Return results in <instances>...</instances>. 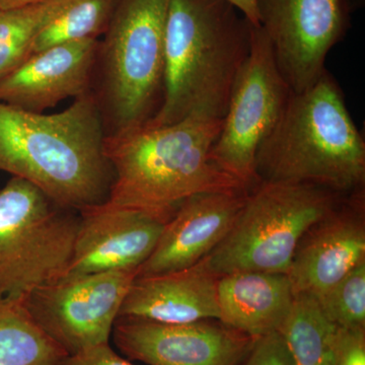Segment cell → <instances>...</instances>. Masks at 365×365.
<instances>
[{
    "instance_id": "5bb4252c",
    "label": "cell",
    "mask_w": 365,
    "mask_h": 365,
    "mask_svg": "<svg viewBox=\"0 0 365 365\" xmlns=\"http://www.w3.org/2000/svg\"><path fill=\"white\" fill-rule=\"evenodd\" d=\"M98 39L53 46L31 55L0 81V102L44 113L66 98L90 93Z\"/></svg>"
},
{
    "instance_id": "d4e9b609",
    "label": "cell",
    "mask_w": 365,
    "mask_h": 365,
    "mask_svg": "<svg viewBox=\"0 0 365 365\" xmlns=\"http://www.w3.org/2000/svg\"><path fill=\"white\" fill-rule=\"evenodd\" d=\"M59 365H134L124 359L109 343L91 348L78 354L67 355Z\"/></svg>"
},
{
    "instance_id": "44dd1931",
    "label": "cell",
    "mask_w": 365,
    "mask_h": 365,
    "mask_svg": "<svg viewBox=\"0 0 365 365\" xmlns=\"http://www.w3.org/2000/svg\"><path fill=\"white\" fill-rule=\"evenodd\" d=\"M118 0H71L34 42L32 54L53 46L98 39L105 33Z\"/></svg>"
},
{
    "instance_id": "603a6c76",
    "label": "cell",
    "mask_w": 365,
    "mask_h": 365,
    "mask_svg": "<svg viewBox=\"0 0 365 365\" xmlns=\"http://www.w3.org/2000/svg\"><path fill=\"white\" fill-rule=\"evenodd\" d=\"M245 365H294L279 333L255 340Z\"/></svg>"
},
{
    "instance_id": "8992f818",
    "label": "cell",
    "mask_w": 365,
    "mask_h": 365,
    "mask_svg": "<svg viewBox=\"0 0 365 365\" xmlns=\"http://www.w3.org/2000/svg\"><path fill=\"white\" fill-rule=\"evenodd\" d=\"M337 193L307 184L260 182L227 237L207 257L222 277L242 271L287 274L304 235L337 207Z\"/></svg>"
},
{
    "instance_id": "277c9868",
    "label": "cell",
    "mask_w": 365,
    "mask_h": 365,
    "mask_svg": "<svg viewBox=\"0 0 365 365\" xmlns=\"http://www.w3.org/2000/svg\"><path fill=\"white\" fill-rule=\"evenodd\" d=\"M259 182L307 184L344 194L365 181V143L328 71L287 107L256 157Z\"/></svg>"
},
{
    "instance_id": "7a4b0ae2",
    "label": "cell",
    "mask_w": 365,
    "mask_h": 365,
    "mask_svg": "<svg viewBox=\"0 0 365 365\" xmlns=\"http://www.w3.org/2000/svg\"><path fill=\"white\" fill-rule=\"evenodd\" d=\"M222 119L191 115L165 126L107 134L113 181L106 202L168 222L190 197L250 190L210 158Z\"/></svg>"
},
{
    "instance_id": "9a60e30c",
    "label": "cell",
    "mask_w": 365,
    "mask_h": 365,
    "mask_svg": "<svg viewBox=\"0 0 365 365\" xmlns=\"http://www.w3.org/2000/svg\"><path fill=\"white\" fill-rule=\"evenodd\" d=\"M364 261L361 216L354 208L336 207L304 235L287 275L294 295L319 299Z\"/></svg>"
},
{
    "instance_id": "83f0119b",
    "label": "cell",
    "mask_w": 365,
    "mask_h": 365,
    "mask_svg": "<svg viewBox=\"0 0 365 365\" xmlns=\"http://www.w3.org/2000/svg\"><path fill=\"white\" fill-rule=\"evenodd\" d=\"M348 4H349L350 9H352L353 4H361V0H347Z\"/></svg>"
},
{
    "instance_id": "30bf717a",
    "label": "cell",
    "mask_w": 365,
    "mask_h": 365,
    "mask_svg": "<svg viewBox=\"0 0 365 365\" xmlns=\"http://www.w3.org/2000/svg\"><path fill=\"white\" fill-rule=\"evenodd\" d=\"M257 11L281 76L300 93L327 71V55L345 37L351 9L347 0H257Z\"/></svg>"
},
{
    "instance_id": "ba28073f",
    "label": "cell",
    "mask_w": 365,
    "mask_h": 365,
    "mask_svg": "<svg viewBox=\"0 0 365 365\" xmlns=\"http://www.w3.org/2000/svg\"><path fill=\"white\" fill-rule=\"evenodd\" d=\"M292 90L281 76L270 42L260 26H251V49L232 86L222 130L210 158L250 189L259 181V148L279 121Z\"/></svg>"
},
{
    "instance_id": "484cf974",
    "label": "cell",
    "mask_w": 365,
    "mask_h": 365,
    "mask_svg": "<svg viewBox=\"0 0 365 365\" xmlns=\"http://www.w3.org/2000/svg\"><path fill=\"white\" fill-rule=\"evenodd\" d=\"M235 7L248 20L250 24L258 26V11H257V0H225Z\"/></svg>"
},
{
    "instance_id": "d6986e66",
    "label": "cell",
    "mask_w": 365,
    "mask_h": 365,
    "mask_svg": "<svg viewBox=\"0 0 365 365\" xmlns=\"http://www.w3.org/2000/svg\"><path fill=\"white\" fill-rule=\"evenodd\" d=\"M66 356L34 322L25 299L0 297V365H59Z\"/></svg>"
},
{
    "instance_id": "4fadbf2b",
    "label": "cell",
    "mask_w": 365,
    "mask_h": 365,
    "mask_svg": "<svg viewBox=\"0 0 365 365\" xmlns=\"http://www.w3.org/2000/svg\"><path fill=\"white\" fill-rule=\"evenodd\" d=\"M250 190L209 192L185 200L165 223L157 246L137 276L188 268L207 257L230 232Z\"/></svg>"
},
{
    "instance_id": "5b68a950",
    "label": "cell",
    "mask_w": 365,
    "mask_h": 365,
    "mask_svg": "<svg viewBox=\"0 0 365 365\" xmlns=\"http://www.w3.org/2000/svg\"><path fill=\"white\" fill-rule=\"evenodd\" d=\"M170 0H118L100 43L102 108L111 129L130 130L155 116L163 98Z\"/></svg>"
},
{
    "instance_id": "2e32d148",
    "label": "cell",
    "mask_w": 365,
    "mask_h": 365,
    "mask_svg": "<svg viewBox=\"0 0 365 365\" xmlns=\"http://www.w3.org/2000/svg\"><path fill=\"white\" fill-rule=\"evenodd\" d=\"M218 279L205 258L172 272L137 276L120 316L165 324L218 319Z\"/></svg>"
},
{
    "instance_id": "52a82bcc",
    "label": "cell",
    "mask_w": 365,
    "mask_h": 365,
    "mask_svg": "<svg viewBox=\"0 0 365 365\" xmlns=\"http://www.w3.org/2000/svg\"><path fill=\"white\" fill-rule=\"evenodd\" d=\"M78 225V212L11 177L0 190V297L25 299L66 275Z\"/></svg>"
},
{
    "instance_id": "4316f807",
    "label": "cell",
    "mask_w": 365,
    "mask_h": 365,
    "mask_svg": "<svg viewBox=\"0 0 365 365\" xmlns=\"http://www.w3.org/2000/svg\"><path fill=\"white\" fill-rule=\"evenodd\" d=\"M39 1H43V0H0V11L26 6V4H35V2Z\"/></svg>"
},
{
    "instance_id": "9c48e42d",
    "label": "cell",
    "mask_w": 365,
    "mask_h": 365,
    "mask_svg": "<svg viewBox=\"0 0 365 365\" xmlns=\"http://www.w3.org/2000/svg\"><path fill=\"white\" fill-rule=\"evenodd\" d=\"M138 271L66 274L25 299L38 327L67 355L109 343Z\"/></svg>"
},
{
    "instance_id": "6da1fadb",
    "label": "cell",
    "mask_w": 365,
    "mask_h": 365,
    "mask_svg": "<svg viewBox=\"0 0 365 365\" xmlns=\"http://www.w3.org/2000/svg\"><path fill=\"white\" fill-rule=\"evenodd\" d=\"M105 124L91 91L55 114L0 102V170L30 182L69 210L104 203L113 181Z\"/></svg>"
},
{
    "instance_id": "3957f363",
    "label": "cell",
    "mask_w": 365,
    "mask_h": 365,
    "mask_svg": "<svg viewBox=\"0 0 365 365\" xmlns=\"http://www.w3.org/2000/svg\"><path fill=\"white\" fill-rule=\"evenodd\" d=\"M251 26L225 0H170L162 103L145 124L165 126L191 115L223 119L251 49Z\"/></svg>"
},
{
    "instance_id": "ffe728a7",
    "label": "cell",
    "mask_w": 365,
    "mask_h": 365,
    "mask_svg": "<svg viewBox=\"0 0 365 365\" xmlns=\"http://www.w3.org/2000/svg\"><path fill=\"white\" fill-rule=\"evenodd\" d=\"M71 0H43L0 11V81L32 54L34 42Z\"/></svg>"
},
{
    "instance_id": "e0dca14e",
    "label": "cell",
    "mask_w": 365,
    "mask_h": 365,
    "mask_svg": "<svg viewBox=\"0 0 365 365\" xmlns=\"http://www.w3.org/2000/svg\"><path fill=\"white\" fill-rule=\"evenodd\" d=\"M294 294L287 274L242 271L217 282L218 321L257 339L278 332Z\"/></svg>"
},
{
    "instance_id": "cb8c5ba5",
    "label": "cell",
    "mask_w": 365,
    "mask_h": 365,
    "mask_svg": "<svg viewBox=\"0 0 365 365\" xmlns=\"http://www.w3.org/2000/svg\"><path fill=\"white\" fill-rule=\"evenodd\" d=\"M333 365H365V328L339 327Z\"/></svg>"
},
{
    "instance_id": "7c38bea8",
    "label": "cell",
    "mask_w": 365,
    "mask_h": 365,
    "mask_svg": "<svg viewBox=\"0 0 365 365\" xmlns=\"http://www.w3.org/2000/svg\"><path fill=\"white\" fill-rule=\"evenodd\" d=\"M78 213V234L66 274L138 271L167 223L107 202Z\"/></svg>"
},
{
    "instance_id": "8fae6325",
    "label": "cell",
    "mask_w": 365,
    "mask_h": 365,
    "mask_svg": "<svg viewBox=\"0 0 365 365\" xmlns=\"http://www.w3.org/2000/svg\"><path fill=\"white\" fill-rule=\"evenodd\" d=\"M119 351L148 365H239L254 338L207 321L165 324L118 317L112 332Z\"/></svg>"
},
{
    "instance_id": "ac0fdd59",
    "label": "cell",
    "mask_w": 365,
    "mask_h": 365,
    "mask_svg": "<svg viewBox=\"0 0 365 365\" xmlns=\"http://www.w3.org/2000/svg\"><path fill=\"white\" fill-rule=\"evenodd\" d=\"M339 327L327 318L318 300L295 294L279 330L294 365H333Z\"/></svg>"
},
{
    "instance_id": "7402d4cb",
    "label": "cell",
    "mask_w": 365,
    "mask_h": 365,
    "mask_svg": "<svg viewBox=\"0 0 365 365\" xmlns=\"http://www.w3.org/2000/svg\"><path fill=\"white\" fill-rule=\"evenodd\" d=\"M317 300L335 325L365 328V261Z\"/></svg>"
}]
</instances>
